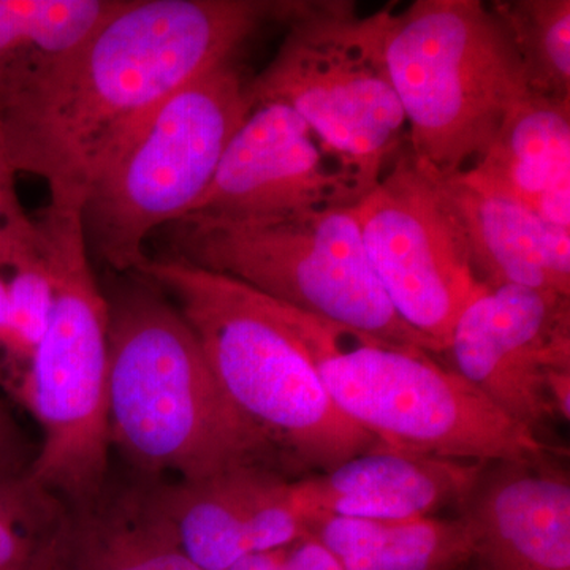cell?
<instances>
[{
	"label": "cell",
	"instance_id": "6da1fadb",
	"mask_svg": "<svg viewBox=\"0 0 570 570\" xmlns=\"http://www.w3.org/2000/svg\"><path fill=\"white\" fill-rule=\"evenodd\" d=\"M287 2L122 0L39 86L0 112L17 174L39 176L50 204L82 208L112 160L183 86L239 48Z\"/></svg>",
	"mask_w": 570,
	"mask_h": 570
},
{
	"label": "cell",
	"instance_id": "52a82bcc",
	"mask_svg": "<svg viewBox=\"0 0 570 570\" xmlns=\"http://www.w3.org/2000/svg\"><path fill=\"white\" fill-rule=\"evenodd\" d=\"M352 208L254 219L187 216L171 224L168 257L330 324L434 354L382 292Z\"/></svg>",
	"mask_w": 570,
	"mask_h": 570
},
{
	"label": "cell",
	"instance_id": "2e32d148",
	"mask_svg": "<svg viewBox=\"0 0 570 570\" xmlns=\"http://www.w3.org/2000/svg\"><path fill=\"white\" fill-rule=\"evenodd\" d=\"M459 176L570 228V100L527 94L510 107L489 149Z\"/></svg>",
	"mask_w": 570,
	"mask_h": 570
},
{
	"label": "cell",
	"instance_id": "30bf717a",
	"mask_svg": "<svg viewBox=\"0 0 570 570\" xmlns=\"http://www.w3.org/2000/svg\"><path fill=\"white\" fill-rule=\"evenodd\" d=\"M352 209L390 305L441 356L461 311L487 288L441 176L406 146Z\"/></svg>",
	"mask_w": 570,
	"mask_h": 570
},
{
	"label": "cell",
	"instance_id": "4316f807",
	"mask_svg": "<svg viewBox=\"0 0 570 570\" xmlns=\"http://www.w3.org/2000/svg\"><path fill=\"white\" fill-rule=\"evenodd\" d=\"M9 314V281L0 273V330L3 328Z\"/></svg>",
	"mask_w": 570,
	"mask_h": 570
},
{
	"label": "cell",
	"instance_id": "d6986e66",
	"mask_svg": "<svg viewBox=\"0 0 570 570\" xmlns=\"http://www.w3.org/2000/svg\"><path fill=\"white\" fill-rule=\"evenodd\" d=\"M122 0H0V112L40 85Z\"/></svg>",
	"mask_w": 570,
	"mask_h": 570
},
{
	"label": "cell",
	"instance_id": "603a6c76",
	"mask_svg": "<svg viewBox=\"0 0 570 570\" xmlns=\"http://www.w3.org/2000/svg\"><path fill=\"white\" fill-rule=\"evenodd\" d=\"M11 272L9 314L0 330V348L11 370L22 376L50 324L55 292L43 257Z\"/></svg>",
	"mask_w": 570,
	"mask_h": 570
},
{
	"label": "cell",
	"instance_id": "83f0119b",
	"mask_svg": "<svg viewBox=\"0 0 570 570\" xmlns=\"http://www.w3.org/2000/svg\"><path fill=\"white\" fill-rule=\"evenodd\" d=\"M0 381H2V376H0Z\"/></svg>",
	"mask_w": 570,
	"mask_h": 570
},
{
	"label": "cell",
	"instance_id": "484cf974",
	"mask_svg": "<svg viewBox=\"0 0 570 570\" xmlns=\"http://www.w3.org/2000/svg\"><path fill=\"white\" fill-rule=\"evenodd\" d=\"M31 463L26 455L24 441L17 423L0 403V478L22 474Z\"/></svg>",
	"mask_w": 570,
	"mask_h": 570
},
{
	"label": "cell",
	"instance_id": "d4e9b609",
	"mask_svg": "<svg viewBox=\"0 0 570 570\" xmlns=\"http://www.w3.org/2000/svg\"><path fill=\"white\" fill-rule=\"evenodd\" d=\"M228 570H343L313 535L250 554Z\"/></svg>",
	"mask_w": 570,
	"mask_h": 570
},
{
	"label": "cell",
	"instance_id": "9a60e30c",
	"mask_svg": "<svg viewBox=\"0 0 570 570\" xmlns=\"http://www.w3.org/2000/svg\"><path fill=\"white\" fill-rule=\"evenodd\" d=\"M489 464L439 459L377 444L340 466L295 479L306 513L377 521L441 515L471 497Z\"/></svg>",
	"mask_w": 570,
	"mask_h": 570
},
{
	"label": "cell",
	"instance_id": "8fae6325",
	"mask_svg": "<svg viewBox=\"0 0 570 570\" xmlns=\"http://www.w3.org/2000/svg\"><path fill=\"white\" fill-rule=\"evenodd\" d=\"M441 356L539 438L557 419L550 379L570 371V296L520 285L487 287L461 311Z\"/></svg>",
	"mask_w": 570,
	"mask_h": 570
},
{
	"label": "cell",
	"instance_id": "44dd1931",
	"mask_svg": "<svg viewBox=\"0 0 570 570\" xmlns=\"http://www.w3.org/2000/svg\"><path fill=\"white\" fill-rule=\"evenodd\" d=\"M77 510L29 472L0 478V570H62Z\"/></svg>",
	"mask_w": 570,
	"mask_h": 570
},
{
	"label": "cell",
	"instance_id": "ac0fdd59",
	"mask_svg": "<svg viewBox=\"0 0 570 570\" xmlns=\"http://www.w3.org/2000/svg\"><path fill=\"white\" fill-rule=\"evenodd\" d=\"M306 530L343 570H461L474 557L461 513L404 521L306 513Z\"/></svg>",
	"mask_w": 570,
	"mask_h": 570
},
{
	"label": "cell",
	"instance_id": "4fadbf2b",
	"mask_svg": "<svg viewBox=\"0 0 570 570\" xmlns=\"http://www.w3.org/2000/svg\"><path fill=\"white\" fill-rule=\"evenodd\" d=\"M295 479L273 464L249 463L197 482L153 483L146 491L195 564L228 570L307 534Z\"/></svg>",
	"mask_w": 570,
	"mask_h": 570
},
{
	"label": "cell",
	"instance_id": "7a4b0ae2",
	"mask_svg": "<svg viewBox=\"0 0 570 570\" xmlns=\"http://www.w3.org/2000/svg\"><path fill=\"white\" fill-rule=\"evenodd\" d=\"M140 277L108 298L111 448L149 479L174 474L176 482H197L249 463L288 472L220 387L178 306Z\"/></svg>",
	"mask_w": 570,
	"mask_h": 570
},
{
	"label": "cell",
	"instance_id": "7402d4cb",
	"mask_svg": "<svg viewBox=\"0 0 570 570\" xmlns=\"http://www.w3.org/2000/svg\"><path fill=\"white\" fill-rule=\"evenodd\" d=\"M490 7L508 29L530 92L570 100L569 0H509Z\"/></svg>",
	"mask_w": 570,
	"mask_h": 570
},
{
	"label": "cell",
	"instance_id": "e0dca14e",
	"mask_svg": "<svg viewBox=\"0 0 570 570\" xmlns=\"http://www.w3.org/2000/svg\"><path fill=\"white\" fill-rule=\"evenodd\" d=\"M441 179L480 283L570 296V228L551 224L509 198L475 189L459 175Z\"/></svg>",
	"mask_w": 570,
	"mask_h": 570
},
{
	"label": "cell",
	"instance_id": "8992f818",
	"mask_svg": "<svg viewBox=\"0 0 570 570\" xmlns=\"http://www.w3.org/2000/svg\"><path fill=\"white\" fill-rule=\"evenodd\" d=\"M55 305L18 393L41 426L28 472L75 510L105 493L108 298L94 275L80 208L48 204L37 217Z\"/></svg>",
	"mask_w": 570,
	"mask_h": 570
},
{
	"label": "cell",
	"instance_id": "9c48e42d",
	"mask_svg": "<svg viewBox=\"0 0 570 570\" xmlns=\"http://www.w3.org/2000/svg\"><path fill=\"white\" fill-rule=\"evenodd\" d=\"M283 22L275 58L250 78V99L291 107L328 151L376 186L407 146L377 11L358 17L348 2H288Z\"/></svg>",
	"mask_w": 570,
	"mask_h": 570
},
{
	"label": "cell",
	"instance_id": "3957f363",
	"mask_svg": "<svg viewBox=\"0 0 570 570\" xmlns=\"http://www.w3.org/2000/svg\"><path fill=\"white\" fill-rule=\"evenodd\" d=\"M135 275L175 299L220 387L292 475L330 471L376 445L335 406L279 303L168 255Z\"/></svg>",
	"mask_w": 570,
	"mask_h": 570
},
{
	"label": "cell",
	"instance_id": "7c38bea8",
	"mask_svg": "<svg viewBox=\"0 0 570 570\" xmlns=\"http://www.w3.org/2000/svg\"><path fill=\"white\" fill-rule=\"evenodd\" d=\"M371 189L291 107L264 102L254 105L230 138L212 183L187 216L254 219L351 208Z\"/></svg>",
	"mask_w": 570,
	"mask_h": 570
},
{
	"label": "cell",
	"instance_id": "cb8c5ba5",
	"mask_svg": "<svg viewBox=\"0 0 570 570\" xmlns=\"http://www.w3.org/2000/svg\"><path fill=\"white\" fill-rule=\"evenodd\" d=\"M17 175L0 127V272L43 257V238L37 220L21 204Z\"/></svg>",
	"mask_w": 570,
	"mask_h": 570
},
{
	"label": "cell",
	"instance_id": "277c9868",
	"mask_svg": "<svg viewBox=\"0 0 570 570\" xmlns=\"http://www.w3.org/2000/svg\"><path fill=\"white\" fill-rule=\"evenodd\" d=\"M281 306L335 406L377 444L485 464L549 455L540 438L502 414L438 355Z\"/></svg>",
	"mask_w": 570,
	"mask_h": 570
},
{
	"label": "cell",
	"instance_id": "5b68a950",
	"mask_svg": "<svg viewBox=\"0 0 570 570\" xmlns=\"http://www.w3.org/2000/svg\"><path fill=\"white\" fill-rule=\"evenodd\" d=\"M377 17L409 149L441 178L461 174L530 94L504 22L480 0H415Z\"/></svg>",
	"mask_w": 570,
	"mask_h": 570
},
{
	"label": "cell",
	"instance_id": "ffe728a7",
	"mask_svg": "<svg viewBox=\"0 0 570 570\" xmlns=\"http://www.w3.org/2000/svg\"><path fill=\"white\" fill-rule=\"evenodd\" d=\"M62 570H204L149 501L146 487L77 510Z\"/></svg>",
	"mask_w": 570,
	"mask_h": 570
},
{
	"label": "cell",
	"instance_id": "5bb4252c",
	"mask_svg": "<svg viewBox=\"0 0 570 570\" xmlns=\"http://www.w3.org/2000/svg\"><path fill=\"white\" fill-rule=\"evenodd\" d=\"M460 513L479 570H570V480L547 459L489 464Z\"/></svg>",
	"mask_w": 570,
	"mask_h": 570
},
{
	"label": "cell",
	"instance_id": "ba28073f",
	"mask_svg": "<svg viewBox=\"0 0 570 570\" xmlns=\"http://www.w3.org/2000/svg\"><path fill=\"white\" fill-rule=\"evenodd\" d=\"M235 58L183 86L92 184L81 208L89 253L137 273L154 232L193 212L254 108Z\"/></svg>",
	"mask_w": 570,
	"mask_h": 570
}]
</instances>
